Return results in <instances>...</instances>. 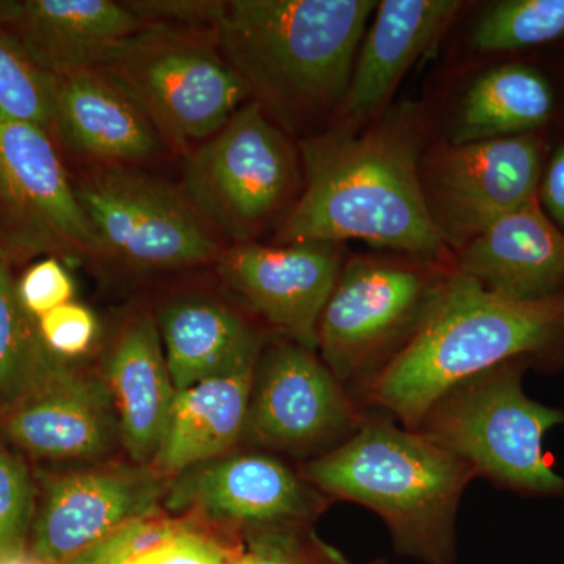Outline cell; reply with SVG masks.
Here are the masks:
<instances>
[{"instance_id": "obj_1", "label": "cell", "mask_w": 564, "mask_h": 564, "mask_svg": "<svg viewBox=\"0 0 564 564\" xmlns=\"http://www.w3.org/2000/svg\"><path fill=\"white\" fill-rule=\"evenodd\" d=\"M423 126L421 107L403 104L362 131L326 129L300 140L303 187L274 243L364 240L454 267L423 198Z\"/></svg>"}, {"instance_id": "obj_2", "label": "cell", "mask_w": 564, "mask_h": 564, "mask_svg": "<svg viewBox=\"0 0 564 564\" xmlns=\"http://www.w3.org/2000/svg\"><path fill=\"white\" fill-rule=\"evenodd\" d=\"M375 0H228L218 47L250 101L296 141L336 120Z\"/></svg>"}, {"instance_id": "obj_3", "label": "cell", "mask_w": 564, "mask_h": 564, "mask_svg": "<svg viewBox=\"0 0 564 564\" xmlns=\"http://www.w3.org/2000/svg\"><path fill=\"white\" fill-rule=\"evenodd\" d=\"M514 359H529L541 372L563 369L564 293L507 299L454 272L413 339L358 402L415 430L445 392Z\"/></svg>"}, {"instance_id": "obj_4", "label": "cell", "mask_w": 564, "mask_h": 564, "mask_svg": "<svg viewBox=\"0 0 564 564\" xmlns=\"http://www.w3.org/2000/svg\"><path fill=\"white\" fill-rule=\"evenodd\" d=\"M302 474L332 502L362 505L380 516L397 554L455 564L456 516L477 475L425 434L367 410L347 443L303 463Z\"/></svg>"}, {"instance_id": "obj_5", "label": "cell", "mask_w": 564, "mask_h": 564, "mask_svg": "<svg viewBox=\"0 0 564 564\" xmlns=\"http://www.w3.org/2000/svg\"><path fill=\"white\" fill-rule=\"evenodd\" d=\"M529 369V359H514L467 378L445 392L415 430L500 488L564 497V477L544 454L547 433L564 425V410L527 395L522 381Z\"/></svg>"}, {"instance_id": "obj_6", "label": "cell", "mask_w": 564, "mask_h": 564, "mask_svg": "<svg viewBox=\"0 0 564 564\" xmlns=\"http://www.w3.org/2000/svg\"><path fill=\"white\" fill-rule=\"evenodd\" d=\"M452 273L410 256L345 259L318 322L317 352L356 400L413 339Z\"/></svg>"}, {"instance_id": "obj_7", "label": "cell", "mask_w": 564, "mask_h": 564, "mask_svg": "<svg viewBox=\"0 0 564 564\" xmlns=\"http://www.w3.org/2000/svg\"><path fill=\"white\" fill-rule=\"evenodd\" d=\"M181 191L221 239L252 243L299 198V141L248 101L185 161Z\"/></svg>"}, {"instance_id": "obj_8", "label": "cell", "mask_w": 564, "mask_h": 564, "mask_svg": "<svg viewBox=\"0 0 564 564\" xmlns=\"http://www.w3.org/2000/svg\"><path fill=\"white\" fill-rule=\"evenodd\" d=\"M98 70L174 147H198L250 101L210 28L148 24Z\"/></svg>"}, {"instance_id": "obj_9", "label": "cell", "mask_w": 564, "mask_h": 564, "mask_svg": "<svg viewBox=\"0 0 564 564\" xmlns=\"http://www.w3.org/2000/svg\"><path fill=\"white\" fill-rule=\"evenodd\" d=\"M104 258L141 270L218 262L223 239L181 187L132 170L99 166L74 184Z\"/></svg>"}, {"instance_id": "obj_10", "label": "cell", "mask_w": 564, "mask_h": 564, "mask_svg": "<svg viewBox=\"0 0 564 564\" xmlns=\"http://www.w3.org/2000/svg\"><path fill=\"white\" fill-rule=\"evenodd\" d=\"M366 414L317 351L276 336L256 362L242 443L306 463L347 443Z\"/></svg>"}, {"instance_id": "obj_11", "label": "cell", "mask_w": 564, "mask_h": 564, "mask_svg": "<svg viewBox=\"0 0 564 564\" xmlns=\"http://www.w3.org/2000/svg\"><path fill=\"white\" fill-rule=\"evenodd\" d=\"M549 154L547 132L441 141L423 152V198L454 254L494 221L538 198Z\"/></svg>"}, {"instance_id": "obj_12", "label": "cell", "mask_w": 564, "mask_h": 564, "mask_svg": "<svg viewBox=\"0 0 564 564\" xmlns=\"http://www.w3.org/2000/svg\"><path fill=\"white\" fill-rule=\"evenodd\" d=\"M0 250L7 258L98 259L101 243L54 137L0 117Z\"/></svg>"}, {"instance_id": "obj_13", "label": "cell", "mask_w": 564, "mask_h": 564, "mask_svg": "<svg viewBox=\"0 0 564 564\" xmlns=\"http://www.w3.org/2000/svg\"><path fill=\"white\" fill-rule=\"evenodd\" d=\"M170 481L143 466L44 478L29 554L46 564L70 562L122 527L158 513Z\"/></svg>"}, {"instance_id": "obj_14", "label": "cell", "mask_w": 564, "mask_h": 564, "mask_svg": "<svg viewBox=\"0 0 564 564\" xmlns=\"http://www.w3.org/2000/svg\"><path fill=\"white\" fill-rule=\"evenodd\" d=\"M329 503L302 470L262 451L231 452L191 467L172 478L163 499L174 513L195 511L248 530L304 525Z\"/></svg>"}, {"instance_id": "obj_15", "label": "cell", "mask_w": 564, "mask_h": 564, "mask_svg": "<svg viewBox=\"0 0 564 564\" xmlns=\"http://www.w3.org/2000/svg\"><path fill=\"white\" fill-rule=\"evenodd\" d=\"M343 245H232L218 259L223 282L285 337L317 351L318 322L345 262Z\"/></svg>"}, {"instance_id": "obj_16", "label": "cell", "mask_w": 564, "mask_h": 564, "mask_svg": "<svg viewBox=\"0 0 564 564\" xmlns=\"http://www.w3.org/2000/svg\"><path fill=\"white\" fill-rule=\"evenodd\" d=\"M11 444L36 458L85 462L121 445L106 378L65 367L2 415Z\"/></svg>"}, {"instance_id": "obj_17", "label": "cell", "mask_w": 564, "mask_h": 564, "mask_svg": "<svg viewBox=\"0 0 564 564\" xmlns=\"http://www.w3.org/2000/svg\"><path fill=\"white\" fill-rule=\"evenodd\" d=\"M459 0H383L367 28L350 85L328 129L358 132L388 110L393 93L419 58L433 50L463 10Z\"/></svg>"}, {"instance_id": "obj_18", "label": "cell", "mask_w": 564, "mask_h": 564, "mask_svg": "<svg viewBox=\"0 0 564 564\" xmlns=\"http://www.w3.org/2000/svg\"><path fill=\"white\" fill-rule=\"evenodd\" d=\"M147 25L115 0L0 2V29L52 76L101 69Z\"/></svg>"}, {"instance_id": "obj_19", "label": "cell", "mask_w": 564, "mask_h": 564, "mask_svg": "<svg viewBox=\"0 0 564 564\" xmlns=\"http://www.w3.org/2000/svg\"><path fill=\"white\" fill-rule=\"evenodd\" d=\"M454 272L507 299L564 293V232L533 199L505 215L454 254Z\"/></svg>"}, {"instance_id": "obj_20", "label": "cell", "mask_w": 564, "mask_h": 564, "mask_svg": "<svg viewBox=\"0 0 564 564\" xmlns=\"http://www.w3.org/2000/svg\"><path fill=\"white\" fill-rule=\"evenodd\" d=\"M54 137L99 166L150 161L165 141L144 111L98 69L55 76Z\"/></svg>"}, {"instance_id": "obj_21", "label": "cell", "mask_w": 564, "mask_h": 564, "mask_svg": "<svg viewBox=\"0 0 564 564\" xmlns=\"http://www.w3.org/2000/svg\"><path fill=\"white\" fill-rule=\"evenodd\" d=\"M106 381L120 422L121 447L137 466L151 467L177 393L154 315L133 314L124 323L107 359Z\"/></svg>"}, {"instance_id": "obj_22", "label": "cell", "mask_w": 564, "mask_h": 564, "mask_svg": "<svg viewBox=\"0 0 564 564\" xmlns=\"http://www.w3.org/2000/svg\"><path fill=\"white\" fill-rule=\"evenodd\" d=\"M564 124V85L541 63L507 61L469 80L455 99L447 140L469 143L547 132Z\"/></svg>"}, {"instance_id": "obj_23", "label": "cell", "mask_w": 564, "mask_h": 564, "mask_svg": "<svg viewBox=\"0 0 564 564\" xmlns=\"http://www.w3.org/2000/svg\"><path fill=\"white\" fill-rule=\"evenodd\" d=\"M155 321L177 392L254 366L265 344L243 315L204 296L173 300Z\"/></svg>"}, {"instance_id": "obj_24", "label": "cell", "mask_w": 564, "mask_h": 564, "mask_svg": "<svg viewBox=\"0 0 564 564\" xmlns=\"http://www.w3.org/2000/svg\"><path fill=\"white\" fill-rule=\"evenodd\" d=\"M254 366L210 378L176 393L172 417L152 469L176 477L231 454L242 443Z\"/></svg>"}, {"instance_id": "obj_25", "label": "cell", "mask_w": 564, "mask_h": 564, "mask_svg": "<svg viewBox=\"0 0 564 564\" xmlns=\"http://www.w3.org/2000/svg\"><path fill=\"white\" fill-rule=\"evenodd\" d=\"M240 547L154 516L122 527L66 564H232Z\"/></svg>"}, {"instance_id": "obj_26", "label": "cell", "mask_w": 564, "mask_h": 564, "mask_svg": "<svg viewBox=\"0 0 564 564\" xmlns=\"http://www.w3.org/2000/svg\"><path fill=\"white\" fill-rule=\"evenodd\" d=\"M66 364L44 345L35 318L21 306L9 258L0 250V417Z\"/></svg>"}, {"instance_id": "obj_27", "label": "cell", "mask_w": 564, "mask_h": 564, "mask_svg": "<svg viewBox=\"0 0 564 564\" xmlns=\"http://www.w3.org/2000/svg\"><path fill=\"white\" fill-rule=\"evenodd\" d=\"M563 39L564 0H500L470 31V44L485 54H521Z\"/></svg>"}, {"instance_id": "obj_28", "label": "cell", "mask_w": 564, "mask_h": 564, "mask_svg": "<svg viewBox=\"0 0 564 564\" xmlns=\"http://www.w3.org/2000/svg\"><path fill=\"white\" fill-rule=\"evenodd\" d=\"M54 110L55 76L0 29V117L36 126L54 137Z\"/></svg>"}, {"instance_id": "obj_29", "label": "cell", "mask_w": 564, "mask_h": 564, "mask_svg": "<svg viewBox=\"0 0 564 564\" xmlns=\"http://www.w3.org/2000/svg\"><path fill=\"white\" fill-rule=\"evenodd\" d=\"M35 513L31 470L20 455L0 443V556L28 551Z\"/></svg>"}, {"instance_id": "obj_30", "label": "cell", "mask_w": 564, "mask_h": 564, "mask_svg": "<svg viewBox=\"0 0 564 564\" xmlns=\"http://www.w3.org/2000/svg\"><path fill=\"white\" fill-rule=\"evenodd\" d=\"M250 534L232 564H351L340 552L306 536L303 524L262 527Z\"/></svg>"}, {"instance_id": "obj_31", "label": "cell", "mask_w": 564, "mask_h": 564, "mask_svg": "<svg viewBox=\"0 0 564 564\" xmlns=\"http://www.w3.org/2000/svg\"><path fill=\"white\" fill-rule=\"evenodd\" d=\"M44 345L61 359H74L90 350L98 336V318L84 304L69 302L36 321Z\"/></svg>"}, {"instance_id": "obj_32", "label": "cell", "mask_w": 564, "mask_h": 564, "mask_svg": "<svg viewBox=\"0 0 564 564\" xmlns=\"http://www.w3.org/2000/svg\"><path fill=\"white\" fill-rule=\"evenodd\" d=\"M17 295L25 313L39 321L55 307L73 302L74 282L61 259L44 258L22 274Z\"/></svg>"}, {"instance_id": "obj_33", "label": "cell", "mask_w": 564, "mask_h": 564, "mask_svg": "<svg viewBox=\"0 0 564 564\" xmlns=\"http://www.w3.org/2000/svg\"><path fill=\"white\" fill-rule=\"evenodd\" d=\"M144 24L173 28L215 29L220 20L223 0H126Z\"/></svg>"}, {"instance_id": "obj_34", "label": "cell", "mask_w": 564, "mask_h": 564, "mask_svg": "<svg viewBox=\"0 0 564 564\" xmlns=\"http://www.w3.org/2000/svg\"><path fill=\"white\" fill-rule=\"evenodd\" d=\"M538 202L547 217L564 232V139L545 162Z\"/></svg>"}, {"instance_id": "obj_35", "label": "cell", "mask_w": 564, "mask_h": 564, "mask_svg": "<svg viewBox=\"0 0 564 564\" xmlns=\"http://www.w3.org/2000/svg\"><path fill=\"white\" fill-rule=\"evenodd\" d=\"M0 564H46L40 562L39 558H35L32 554H29V551L20 552V554H11L0 556Z\"/></svg>"}, {"instance_id": "obj_36", "label": "cell", "mask_w": 564, "mask_h": 564, "mask_svg": "<svg viewBox=\"0 0 564 564\" xmlns=\"http://www.w3.org/2000/svg\"><path fill=\"white\" fill-rule=\"evenodd\" d=\"M369 564H384V562H381V560H377V562H372V563H369Z\"/></svg>"}]
</instances>
